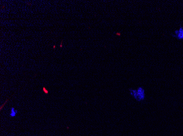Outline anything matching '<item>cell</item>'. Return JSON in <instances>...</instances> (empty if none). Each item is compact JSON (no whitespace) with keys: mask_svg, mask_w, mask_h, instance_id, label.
<instances>
[{"mask_svg":"<svg viewBox=\"0 0 183 136\" xmlns=\"http://www.w3.org/2000/svg\"><path fill=\"white\" fill-rule=\"evenodd\" d=\"M53 48L54 49H55V48H56V45H54Z\"/></svg>","mask_w":183,"mask_h":136,"instance_id":"cell-6","label":"cell"},{"mask_svg":"<svg viewBox=\"0 0 183 136\" xmlns=\"http://www.w3.org/2000/svg\"><path fill=\"white\" fill-rule=\"evenodd\" d=\"M173 38H176L177 40H183V27L180 26L178 30L174 32L173 34H171Z\"/></svg>","mask_w":183,"mask_h":136,"instance_id":"cell-2","label":"cell"},{"mask_svg":"<svg viewBox=\"0 0 183 136\" xmlns=\"http://www.w3.org/2000/svg\"><path fill=\"white\" fill-rule=\"evenodd\" d=\"M17 113H18V111L15 109V108L14 107H12L10 113V116L12 117H16Z\"/></svg>","mask_w":183,"mask_h":136,"instance_id":"cell-3","label":"cell"},{"mask_svg":"<svg viewBox=\"0 0 183 136\" xmlns=\"http://www.w3.org/2000/svg\"><path fill=\"white\" fill-rule=\"evenodd\" d=\"M63 40H62V41H61V44H60V47L61 48H62V47H63V45H62V44H63Z\"/></svg>","mask_w":183,"mask_h":136,"instance_id":"cell-5","label":"cell"},{"mask_svg":"<svg viewBox=\"0 0 183 136\" xmlns=\"http://www.w3.org/2000/svg\"><path fill=\"white\" fill-rule=\"evenodd\" d=\"M43 91L44 92L45 94H48V90L45 87H43Z\"/></svg>","mask_w":183,"mask_h":136,"instance_id":"cell-4","label":"cell"},{"mask_svg":"<svg viewBox=\"0 0 183 136\" xmlns=\"http://www.w3.org/2000/svg\"><path fill=\"white\" fill-rule=\"evenodd\" d=\"M130 94L137 102H142L146 98L145 90L144 88L139 87L136 89H130Z\"/></svg>","mask_w":183,"mask_h":136,"instance_id":"cell-1","label":"cell"}]
</instances>
